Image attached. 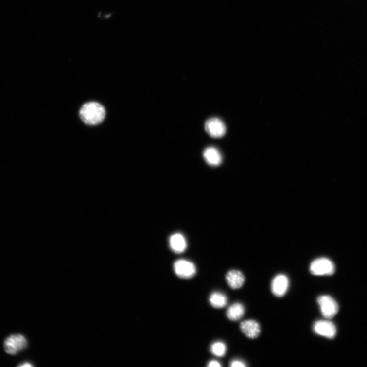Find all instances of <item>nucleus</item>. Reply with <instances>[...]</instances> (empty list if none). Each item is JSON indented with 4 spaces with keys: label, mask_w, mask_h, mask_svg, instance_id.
<instances>
[{
    "label": "nucleus",
    "mask_w": 367,
    "mask_h": 367,
    "mask_svg": "<svg viewBox=\"0 0 367 367\" xmlns=\"http://www.w3.org/2000/svg\"><path fill=\"white\" fill-rule=\"evenodd\" d=\"M19 367H33V365H31V364H30V363H29L26 362V363H23L22 365H20L19 366Z\"/></svg>",
    "instance_id": "nucleus-18"
},
{
    "label": "nucleus",
    "mask_w": 367,
    "mask_h": 367,
    "mask_svg": "<svg viewBox=\"0 0 367 367\" xmlns=\"http://www.w3.org/2000/svg\"><path fill=\"white\" fill-rule=\"evenodd\" d=\"M79 114L84 122L93 125L98 124L103 121L105 117L106 112L100 104L92 102L84 105Z\"/></svg>",
    "instance_id": "nucleus-1"
},
{
    "label": "nucleus",
    "mask_w": 367,
    "mask_h": 367,
    "mask_svg": "<svg viewBox=\"0 0 367 367\" xmlns=\"http://www.w3.org/2000/svg\"><path fill=\"white\" fill-rule=\"evenodd\" d=\"M27 345V341L24 335L13 334L5 340L4 348L7 353L15 355L26 348Z\"/></svg>",
    "instance_id": "nucleus-3"
},
{
    "label": "nucleus",
    "mask_w": 367,
    "mask_h": 367,
    "mask_svg": "<svg viewBox=\"0 0 367 367\" xmlns=\"http://www.w3.org/2000/svg\"><path fill=\"white\" fill-rule=\"evenodd\" d=\"M241 331L249 338H257L261 332L259 324L253 320H248L240 323Z\"/></svg>",
    "instance_id": "nucleus-9"
},
{
    "label": "nucleus",
    "mask_w": 367,
    "mask_h": 367,
    "mask_svg": "<svg viewBox=\"0 0 367 367\" xmlns=\"http://www.w3.org/2000/svg\"><path fill=\"white\" fill-rule=\"evenodd\" d=\"M317 302L322 315L326 318H332L339 311L338 304L330 296H320L317 298Z\"/></svg>",
    "instance_id": "nucleus-4"
},
{
    "label": "nucleus",
    "mask_w": 367,
    "mask_h": 367,
    "mask_svg": "<svg viewBox=\"0 0 367 367\" xmlns=\"http://www.w3.org/2000/svg\"><path fill=\"white\" fill-rule=\"evenodd\" d=\"M230 366L231 367H245L247 365L242 361L233 360L230 363Z\"/></svg>",
    "instance_id": "nucleus-16"
},
{
    "label": "nucleus",
    "mask_w": 367,
    "mask_h": 367,
    "mask_svg": "<svg viewBox=\"0 0 367 367\" xmlns=\"http://www.w3.org/2000/svg\"><path fill=\"white\" fill-rule=\"evenodd\" d=\"M169 245L171 249L176 254L183 253L187 247L186 240L180 233H175L171 236Z\"/></svg>",
    "instance_id": "nucleus-10"
},
{
    "label": "nucleus",
    "mask_w": 367,
    "mask_h": 367,
    "mask_svg": "<svg viewBox=\"0 0 367 367\" xmlns=\"http://www.w3.org/2000/svg\"><path fill=\"white\" fill-rule=\"evenodd\" d=\"M205 128L208 134L213 138H222L226 132L225 124L217 118L208 120L205 123Z\"/></svg>",
    "instance_id": "nucleus-8"
},
{
    "label": "nucleus",
    "mask_w": 367,
    "mask_h": 367,
    "mask_svg": "<svg viewBox=\"0 0 367 367\" xmlns=\"http://www.w3.org/2000/svg\"><path fill=\"white\" fill-rule=\"evenodd\" d=\"M210 351L213 354L218 357H222L227 351L226 345L222 342H214L211 346Z\"/></svg>",
    "instance_id": "nucleus-15"
},
{
    "label": "nucleus",
    "mask_w": 367,
    "mask_h": 367,
    "mask_svg": "<svg viewBox=\"0 0 367 367\" xmlns=\"http://www.w3.org/2000/svg\"><path fill=\"white\" fill-rule=\"evenodd\" d=\"M207 366L209 367H222V365L217 361L212 360L208 363Z\"/></svg>",
    "instance_id": "nucleus-17"
},
{
    "label": "nucleus",
    "mask_w": 367,
    "mask_h": 367,
    "mask_svg": "<svg viewBox=\"0 0 367 367\" xmlns=\"http://www.w3.org/2000/svg\"><path fill=\"white\" fill-rule=\"evenodd\" d=\"M313 331L316 334L329 339H333L337 333L335 325L332 322L319 320L314 323Z\"/></svg>",
    "instance_id": "nucleus-6"
},
{
    "label": "nucleus",
    "mask_w": 367,
    "mask_h": 367,
    "mask_svg": "<svg viewBox=\"0 0 367 367\" xmlns=\"http://www.w3.org/2000/svg\"><path fill=\"white\" fill-rule=\"evenodd\" d=\"M226 279L228 286L233 289L240 288L245 281V278L242 272L236 270L228 271Z\"/></svg>",
    "instance_id": "nucleus-11"
},
{
    "label": "nucleus",
    "mask_w": 367,
    "mask_h": 367,
    "mask_svg": "<svg viewBox=\"0 0 367 367\" xmlns=\"http://www.w3.org/2000/svg\"><path fill=\"white\" fill-rule=\"evenodd\" d=\"M245 313V308L242 304L235 303L228 308L227 316L230 320L237 321L244 316Z\"/></svg>",
    "instance_id": "nucleus-13"
},
{
    "label": "nucleus",
    "mask_w": 367,
    "mask_h": 367,
    "mask_svg": "<svg viewBox=\"0 0 367 367\" xmlns=\"http://www.w3.org/2000/svg\"><path fill=\"white\" fill-rule=\"evenodd\" d=\"M209 301L212 307L220 309L225 307L227 305V299L224 294L215 292L210 296Z\"/></svg>",
    "instance_id": "nucleus-14"
},
{
    "label": "nucleus",
    "mask_w": 367,
    "mask_h": 367,
    "mask_svg": "<svg viewBox=\"0 0 367 367\" xmlns=\"http://www.w3.org/2000/svg\"><path fill=\"white\" fill-rule=\"evenodd\" d=\"M289 286V281L288 277L285 275L280 274L272 280L271 289L274 295L278 297H281L286 295Z\"/></svg>",
    "instance_id": "nucleus-7"
},
{
    "label": "nucleus",
    "mask_w": 367,
    "mask_h": 367,
    "mask_svg": "<svg viewBox=\"0 0 367 367\" xmlns=\"http://www.w3.org/2000/svg\"><path fill=\"white\" fill-rule=\"evenodd\" d=\"M310 271L314 276H331L334 273L335 266L330 260L326 258H320L312 262Z\"/></svg>",
    "instance_id": "nucleus-2"
},
{
    "label": "nucleus",
    "mask_w": 367,
    "mask_h": 367,
    "mask_svg": "<svg viewBox=\"0 0 367 367\" xmlns=\"http://www.w3.org/2000/svg\"><path fill=\"white\" fill-rule=\"evenodd\" d=\"M206 162L212 166H217L222 163L223 158L219 151L213 147L207 148L203 153Z\"/></svg>",
    "instance_id": "nucleus-12"
},
{
    "label": "nucleus",
    "mask_w": 367,
    "mask_h": 367,
    "mask_svg": "<svg viewBox=\"0 0 367 367\" xmlns=\"http://www.w3.org/2000/svg\"><path fill=\"white\" fill-rule=\"evenodd\" d=\"M175 275L182 279H190L195 276L196 272L195 265L192 262L180 259L176 260L174 264Z\"/></svg>",
    "instance_id": "nucleus-5"
}]
</instances>
